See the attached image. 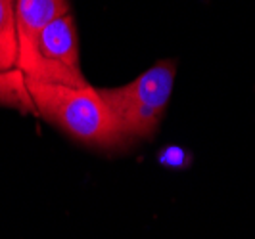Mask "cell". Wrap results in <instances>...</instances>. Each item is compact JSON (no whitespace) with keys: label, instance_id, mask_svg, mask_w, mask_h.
<instances>
[{"label":"cell","instance_id":"3957f363","mask_svg":"<svg viewBox=\"0 0 255 239\" xmlns=\"http://www.w3.org/2000/svg\"><path fill=\"white\" fill-rule=\"evenodd\" d=\"M27 79L65 86L89 84L79 65V37L71 12L60 15L42 29L35 63Z\"/></svg>","mask_w":255,"mask_h":239},{"label":"cell","instance_id":"277c9868","mask_svg":"<svg viewBox=\"0 0 255 239\" xmlns=\"http://www.w3.org/2000/svg\"><path fill=\"white\" fill-rule=\"evenodd\" d=\"M64 13H69L67 0H15L17 69L25 77L33 69L42 29Z\"/></svg>","mask_w":255,"mask_h":239},{"label":"cell","instance_id":"7a4b0ae2","mask_svg":"<svg viewBox=\"0 0 255 239\" xmlns=\"http://www.w3.org/2000/svg\"><path fill=\"white\" fill-rule=\"evenodd\" d=\"M175 75L177 62L159 60L128 84L117 88H98L125 146L134 140L153 136L171 100Z\"/></svg>","mask_w":255,"mask_h":239},{"label":"cell","instance_id":"52a82bcc","mask_svg":"<svg viewBox=\"0 0 255 239\" xmlns=\"http://www.w3.org/2000/svg\"><path fill=\"white\" fill-rule=\"evenodd\" d=\"M184 151L182 148H167V151L161 155V163L169 164V166H182L184 164Z\"/></svg>","mask_w":255,"mask_h":239},{"label":"cell","instance_id":"8992f818","mask_svg":"<svg viewBox=\"0 0 255 239\" xmlns=\"http://www.w3.org/2000/svg\"><path fill=\"white\" fill-rule=\"evenodd\" d=\"M0 105L35 113V105L25 88V75L19 69L0 73Z\"/></svg>","mask_w":255,"mask_h":239},{"label":"cell","instance_id":"5b68a950","mask_svg":"<svg viewBox=\"0 0 255 239\" xmlns=\"http://www.w3.org/2000/svg\"><path fill=\"white\" fill-rule=\"evenodd\" d=\"M15 0H0V73L17 69Z\"/></svg>","mask_w":255,"mask_h":239},{"label":"cell","instance_id":"6da1fadb","mask_svg":"<svg viewBox=\"0 0 255 239\" xmlns=\"http://www.w3.org/2000/svg\"><path fill=\"white\" fill-rule=\"evenodd\" d=\"M25 88L35 113L62 128L65 134L100 150H121V138L108 105L94 86H65L25 77Z\"/></svg>","mask_w":255,"mask_h":239}]
</instances>
